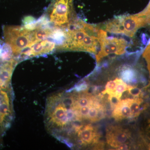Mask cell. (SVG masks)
Instances as JSON below:
<instances>
[{"label":"cell","mask_w":150,"mask_h":150,"mask_svg":"<svg viewBox=\"0 0 150 150\" xmlns=\"http://www.w3.org/2000/svg\"><path fill=\"white\" fill-rule=\"evenodd\" d=\"M63 30V40L56 46V51L97 53L100 47V27L76 18Z\"/></svg>","instance_id":"6da1fadb"},{"label":"cell","mask_w":150,"mask_h":150,"mask_svg":"<svg viewBox=\"0 0 150 150\" xmlns=\"http://www.w3.org/2000/svg\"><path fill=\"white\" fill-rule=\"evenodd\" d=\"M150 23V3L139 13L112 19L105 23L100 28L106 32L132 38L138 30Z\"/></svg>","instance_id":"7a4b0ae2"},{"label":"cell","mask_w":150,"mask_h":150,"mask_svg":"<svg viewBox=\"0 0 150 150\" xmlns=\"http://www.w3.org/2000/svg\"><path fill=\"white\" fill-rule=\"evenodd\" d=\"M3 32L4 41L11 46L14 57L19 63L22 53L37 42L35 29H30L25 25H4Z\"/></svg>","instance_id":"3957f363"},{"label":"cell","mask_w":150,"mask_h":150,"mask_svg":"<svg viewBox=\"0 0 150 150\" xmlns=\"http://www.w3.org/2000/svg\"><path fill=\"white\" fill-rule=\"evenodd\" d=\"M43 16L54 28L67 27L76 19L73 0H52Z\"/></svg>","instance_id":"277c9868"},{"label":"cell","mask_w":150,"mask_h":150,"mask_svg":"<svg viewBox=\"0 0 150 150\" xmlns=\"http://www.w3.org/2000/svg\"><path fill=\"white\" fill-rule=\"evenodd\" d=\"M127 42L119 38H107V32L103 30L100 34V51L97 53L96 62L99 63L103 59L110 55H123L126 53Z\"/></svg>","instance_id":"5b68a950"},{"label":"cell","mask_w":150,"mask_h":150,"mask_svg":"<svg viewBox=\"0 0 150 150\" xmlns=\"http://www.w3.org/2000/svg\"><path fill=\"white\" fill-rule=\"evenodd\" d=\"M56 44L54 39L47 38L33 45L22 53L19 58L20 62L30 58L51 54L56 51Z\"/></svg>","instance_id":"8992f818"},{"label":"cell","mask_w":150,"mask_h":150,"mask_svg":"<svg viewBox=\"0 0 150 150\" xmlns=\"http://www.w3.org/2000/svg\"><path fill=\"white\" fill-rule=\"evenodd\" d=\"M131 136L128 129L119 126H110L108 128L106 140L108 144L116 149L119 145L126 143Z\"/></svg>","instance_id":"52a82bcc"},{"label":"cell","mask_w":150,"mask_h":150,"mask_svg":"<svg viewBox=\"0 0 150 150\" xmlns=\"http://www.w3.org/2000/svg\"><path fill=\"white\" fill-rule=\"evenodd\" d=\"M133 98H128L121 100L113 109L112 112V117L115 120L120 121L124 119L131 118L130 103Z\"/></svg>","instance_id":"ba28073f"},{"label":"cell","mask_w":150,"mask_h":150,"mask_svg":"<svg viewBox=\"0 0 150 150\" xmlns=\"http://www.w3.org/2000/svg\"><path fill=\"white\" fill-rule=\"evenodd\" d=\"M15 59L11 46L4 40H0V63Z\"/></svg>","instance_id":"9c48e42d"},{"label":"cell","mask_w":150,"mask_h":150,"mask_svg":"<svg viewBox=\"0 0 150 150\" xmlns=\"http://www.w3.org/2000/svg\"><path fill=\"white\" fill-rule=\"evenodd\" d=\"M144 103L143 97H136L132 98L130 103V107L131 110V118H137L144 110L145 107H142Z\"/></svg>","instance_id":"30bf717a"},{"label":"cell","mask_w":150,"mask_h":150,"mask_svg":"<svg viewBox=\"0 0 150 150\" xmlns=\"http://www.w3.org/2000/svg\"><path fill=\"white\" fill-rule=\"evenodd\" d=\"M121 79L126 83H134L137 81V73L130 67H125L120 73Z\"/></svg>","instance_id":"8fae6325"},{"label":"cell","mask_w":150,"mask_h":150,"mask_svg":"<svg viewBox=\"0 0 150 150\" xmlns=\"http://www.w3.org/2000/svg\"><path fill=\"white\" fill-rule=\"evenodd\" d=\"M117 80L118 83L115 88V93L113 94L121 98L123 93L128 90L129 85L123 81L122 79L117 78Z\"/></svg>","instance_id":"7c38bea8"},{"label":"cell","mask_w":150,"mask_h":150,"mask_svg":"<svg viewBox=\"0 0 150 150\" xmlns=\"http://www.w3.org/2000/svg\"><path fill=\"white\" fill-rule=\"evenodd\" d=\"M117 83H118L117 78L114 80L110 81L108 82L105 86V89L102 92V93L103 94L107 93L108 95L114 93Z\"/></svg>","instance_id":"4fadbf2b"},{"label":"cell","mask_w":150,"mask_h":150,"mask_svg":"<svg viewBox=\"0 0 150 150\" xmlns=\"http://www.w3.org/2000/svg\"><path fill=\"white\" fill-rule=\"evenodd\" d=\"M129 94L134 98L143 97L144 93L142 89L135 86L129 85L128 90Z\"/></svg>","instance_id":"5bb4252c"},{"label":"cell","mask_w":150,"mask_h":150,"mask_svg":"<svg viewBox=\"0 0 150 150\" xmlns=\"http://www.w3.org/2000/svg\"><path fill=\"white\" fill-rule=\"evenodd\" d=\"M97 113V108L95 105H93V104H92L89 110L87 120L91 122H96Z\"/></svg>","instance_id":"9a60e30c"},{"label":"cell","mask_w":150,"mask_h":150,"mask_svg":"<svg viewBox=\"0 0 150 150\" xmlns=\"http://www.w3.org/2000/svg\"><path fill=\"white\" fill-rule=\"evenodd\" d=\"M108 100L110 103L111 109H113L121 101V100L120 98L114 94H108Z\"/></svg>","instance_id":"2e32d148"},{"label":"cell","mask_w":150,"mask_h":150,"mask_svg":"<svg viewBox=\"0 0 150 150\" xmlns=\"http://www.w3.org/2000/svg\"><path fill=\"white\" fill-rule=\"evenodd\" d=\"M143 56L146 62L148 69L149 72L150 76V42L145 49L143 54Z\"/></svg>","instance_id":"e0dca14e"},{"label":"cell","mask_w":150,"mask_h":150,"mask_svg":"<svg viewBox=\"0 0 150 150\" xmlns=\"http://www.w3.org/2000/svg\"><path fill=\"white\" fill-rule=\"evenodd\" d=\"M129 146L126 144H121L119 145V146L116 148V149L117 150H128L129 149Z\"/></svg>","instance_id":"ac0fdd59"},{"label":"cell","mask_w":150,"mask_h":150,"mask_svg":"<svg viewBox=\"0 0 150 150\" xmlns=\"http://www.w3.org/2000/svg\"><path fill=\"white\" fill-rule=\"evenodd\" d=\"M3 88H6V87H4L1 86H0V91H1V90Z\"/></svg>","instance_id":"d6986e66"}]
</instances>
